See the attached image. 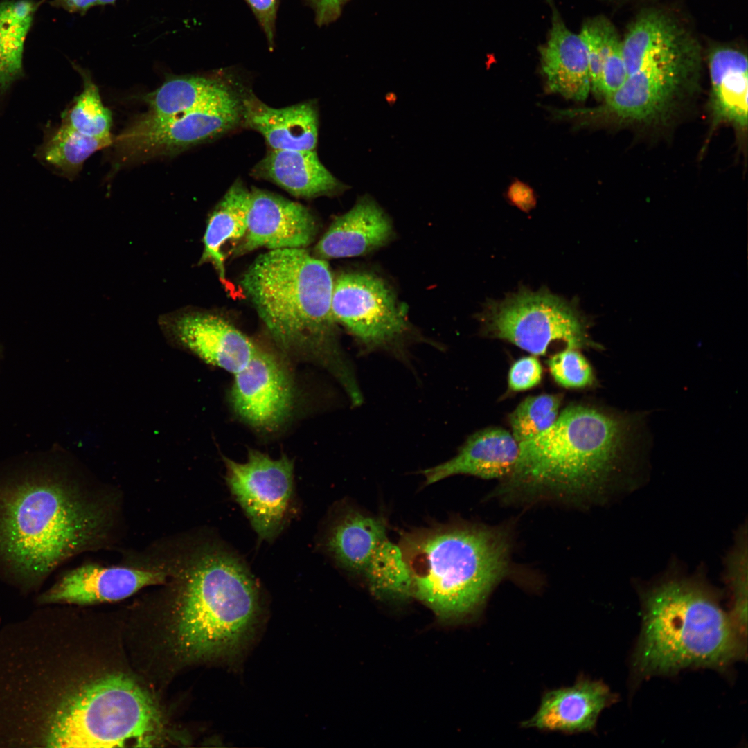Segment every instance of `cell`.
Segmentation results:
<instances>
[{
    "instance_id": "1f68e13d",
    "label": "cell",
    "mask_w": 748,
    "mask_h": 748,
    "mask_svg": "<svg viewBox=\"0 0 748 748\" xmlns=\"http://www.w3.org/2000/svg\"><path fill=\"white\" fill-rule=\"evenodd\" d=\"M579 35L587 50L591 89L595 95L598 96L604 62L614 44L621 37L611 21L603 16L585 20Z\"/></svg>"
},
{
    "instance_id": "e575fe53",
    "label": "cell",
    "mask_w": 748,
    "mask_h": 748,
    "mask_svg": "<svg viewBox=\"0 0 748 748\" xmlns=\"http://www.w3.org/2000/svg\"><path fill=\"white\" fill-rule=\"evenodd\" d=\"M542 373V366L535 357H522L515 361L509 370L508 389L513 392L531 389L541 382Z\"/></svg>"
},
{
    "instance_id": "ffe728a7",
    "label": "cell",
    "mask_w": 748,
    "mask_h": 748,
    "mask_svg": "<svg viewBox=\"0 0 748 748\" xmlns=\"http://www.w3.org/2000/svg\"><path fill=\"white\" fill-rule=\"evenodd\" d=\"M392 235L391 221L368 195L337 217L314 247V256L332 258L365 255L386 244Z\"/></svg>"
},
{
    "instance_id": "ba28073f",
    "label": "cell",
    "mask_w": 748,
    "mask_h": 748,
    "mask_svg": "<svg viewBox=\"0 0 748 748\" xmlns=\"http://www.w3.org/2000/svg\"><path fill=\"white\" fill-rule=\"evenodd\" d=\"M46 720L39 741L53 747H151L161 726L150 696L122 674L70 694Z\"/></svg>"
},
{
    "instance_id": "2e32d148",
    "label": "cell",
    "mask_w": 748,
    "mask_h": 748,
    "mask_svg": "<svg viewBox=\"0 0 748 748\" xmlns=\"http://www.w3.org/2000/svg\"><path fill=\"white\" fill-rule=\"evenodd\" d=\"M166 570L87 564L66 573L41 596V603L91 604L127 598L143 587L164 582Z\"/></svg>"
},
{
    "instance_id": "7402d4cb",
    "label": "cell",
    "mask_w": 748,
    "mask_h": 748,
    "mask_svg": "<svg viewBox=\"0 0 748 748\" xmlns=\"http://www.w3.org/2000/svg\"><path fill=\"white\" fill-rule=\"evenodd\" d=\"M252 172L297 197L333 196L349 188L322 164L315 150H271Z\"/></svg>"
},
{
    "instance_id": "4dcf8cb0",
    "label": "cell",
    "mask_w": 748,
    "mask_h": 748,
    "mask_svg": "<svg viewBox=\"0 0 748 748\" xmlns=\"http://www.w3.org/2000/svg\"><path fill=\"white\" fill-rule=\"evenodd\" d=\"M558 395L541 394L525 398L509 416L511 433L519 443L528 440L549 428L559 415Z\"/></svg>"
},
{
    "instance_id": "8fae6325",
    "label": "cell",
    "mask_w": 748,
    "mask_h": 748,
    "mask_svg": "<svg viewBox=\"0 0 748 748\" xmlns=\"http://www.w3.org/2000/svg\"><path fill=\"white\" fill-rule=\"evenodd\" d=\"M242 119V102L228 87L192 111L159 117L145 114L116 140L126 158L170 155L213 139Z\"/></svg>"
},
{
    "instance_id": "d6a6232c",
    "label": "cell",
    "mask_w": 748,
    "mask_h": 748,
    "mask_svg": "<svg viewBox=\"0 0 748 748\" xmlns=\"http://www.w3.org/2000/svg\"><path fill=\"white\" fill-rule=\"evenodd\" d=\"M554 381L566 389H584L595 382L592 368L577 349L567 348L555 353L547 362Z\"/></svg>"
},
{
    "instance_id": "603a6c76",
    "label": "cell",
    "mask_w": 748,
    "mask_h": 748,
    "mask_svg": "<svg viewBox=\"0 0 748 748\" xmlns=\"http://www.w3.org/2000/svg\"><path fill=\"white\" fill-rule=\"evenodd\" d=\"M710 106L714 121L745 129L748 121V62L745 53L731 46L709 54Z\"/></svg>"
},
{
    "instance_id": "d6986e66",
    "label": "cell",
    "mask_w": 748,
    "mask_h": 748,
    "mask_svg": "<svg viewBox=\"0 0 748 748\" xmlns=\"http://www.w3.org/2000/svg\"><path fill=\"white\" fill-rule=\"evenodd\" d=\"M551 27L539 48L541 67L549 89L566 98L585 100L591 90L587 50L580 35L564 24L552 0Z\"/></svg>"
},
{
    "instance_id": "30bf717a",
    "label": "cell",
    "mask_w": 748,
    "mask_h": 748,
    "mask_svg": "<svg viewBox=\"0 0 748 748\" xmlns=\"http://www.w3.org/2000/svg\"><path fill=\"white\" fill-rule=\"evenodd\" d=\"M332 312L365 351L400 352L410 330L406 310L386 283L363 271L345 272L334 280Z\"/></svg>"
},
{
    "instance_id": "5bb4252c",
    "label": "cell",
    "mask_w": 748,
    "mask_h": 748,
    "mask_svg": "<svg viewBox=\"0 0 748 748\" xmlns=\"http://www.w3.org/2000/svg\"><path fill=\"white\" fill-rule=\"evenodd\" d=\"M230 399L234 411L258 429L271 431L290 416L294 402L290 376L269 351L258 348L246 366L234 374Z\"/></svg>"
},
{
    "instance_id": "e0dca14e",
    "label": "cell",
    "mask_w": 748,
    "mask_h": 748,
    "mask_svg": "<svg viewBox=\"0 0 748 748\" xmlns=\"http://www.w3.org/2000/svg\"><path fill=\"white\" fill-rule=\"evenodd\" d=\"M614 700L604 683L580 677L573 686L544 693L537 712L522 727L570 734L590 731Z\"/></svg>"
},
{
    "instance_id": "52a82bcc",
    "label": "cell",
    "mask_w": 748,
    "mask_h": 748,
    "mask_svg": "<svg viewBox=\"0 0 748 748\" xmlns=\"http://www.w3.org/2000/svg\"><path fill=\"white\" fill-rule=\"evenodd\" d=\"M621 42L623 84L603 106L576 109V114L646 123L665 118L696 83L698 43L676 19L655 9L641 12Z\"/></svg>"
},
{
    "instance_id": "f35d334b",
    "label": "cell",
    "mask_w": 748,
    "mask_h": 748,
    "mask_svg": "<svg viewBox=\"0 0 748 748\" xmlns=\"http://www.w3.org/2000/svg\"><path fill=\"white\" fill-rule=\"evenodd\" d=\"M54 3L71 12L84 14L96 6L114 4L116 0H53Z\"/></svg>"
},
{
    "instance_id": "74e56055",
    "label": "cell",
    "mask_w": 748,
    "mask_h": 748,
    "mask_svg": "<svg viewBox=\"0 0 748 748\" xmlns=\"http://www.w3.org/2000/svg\"><path fill=\"white\" fill-rule=\"evenodd\" d=\"M510 202L519 209L529 212L536 204V198L533 190L525 184L514 182L508 190Z\"/></svg>"
},
{
    "instance_id": "d590c367",
    "label": "cell",
    "mask_w": 748,
    "mask_h": 748,
    "mask_svg": "<svg viewBox=\"0 0 748 748\" xmlns=\"http://www.w3.org/2000/svg\"><path fill=\"white\" fill-rule=\"evenodd\" d=\"M278 0H245L257 19L267 39V44L274 45L276 19Z\"/></svg>"
},
{
    "instance_id": "7a4b0ae2",
    "label": "cell",
    "mask_w": 748,
    "mask_h": 748,
    "mask_svg": "<svg viewBox=\"0 0 748 748\" xmlns=\"http://www.w3.org/2000/svg\"><path fill=\"white\" fill-rule=\"evenodd\" d=\"M240 284L280 346L310 345L341 384L355 380L337 343L332 312L334 280L325 260L305 248L269 250L254 260Z\"/></svg>"
},
{
    "instance_id": "9a60e30c",
    "label": "cell",
    "mask_w": 748,
    "mask_h": 748,
    "mask_svg": "<svg viewBox=\"0 0 748 748\" xmlns=\"http://www.w3.org/2000/svg\"><path fill=\"white\" fill-rule=\"evenodd\" d=\"M318 232L311 211L300 203L258 188L250 190L246 233L232 253L239 256L260 247L305 248Z\"/></svg>"
},
{
    "instance_id": "4fadbf2b",
    "label": "cell",
    "mask_w": 748,
    "mask_h": 748,
    "mask_svg": "<svg viewBox=\"0 0 748 748\" xmlns=\"http://www.w3.org/2000/svg\"><path fill=\"white\" fill-rule=\"evenodd\" d=\"M158 323L171 346L233 374L244 368L258 349L231 322L211 312L176 310L160 316Z\"/></svg>"
},
{
    "instance_id": "5b68a950",
    "label": "cell",
    "mask_w": 748,
    "mask_h": 748,
    "mask_svg": "<svg viewBox=\"0 0 748 748\" xmlns=\"http://www.w3.org/2000/svg\"><path fill=\"white\" fill-rule=\"evenodd\" d=\"M744 638L708 589L691 581L670 580L643 598L633 666L640 676L694 666L720 668L745 654Z\"/></svg>"
},
{
    "instance_id": "f546056e",
    "label": "cell",
    "mask_w": 748,
    "mask_h": 748,
    "mask_svg": "<svg viewBox=\"0 0 748 748\" xmlns=\"http://www.w3.org/2000/svg\"><path fill=\"white\" fill-rule=\"evenodd\" d=\"M83 81V89L62 115V123L80 133L94 137H110L112 114L102 103L98 88L90 73L75 65Z\"/></svg>"
},
{
    "instance_id": "8d00e7d4",
    "label": "cell",
    "mask_w": 748,
    "mask_h": 748,
    "mask_svg": "<svg viewBox=\"0 0 748 748\" xmlns=\"http://www.w3.org/2000/svg\"><path fill=\"white\" fill-rule=\"evenodd\" d=\"M347 0H306L315 12L316 22L319 26L328 24L339 15Z\"/></svg>"
},
{
    "instance_id": "484cf974",
    "label": "cell",
    "mask_w": 748,
    "mask_h": 748,
    "mask_svg": "<svg viewBox=\"0 0 748 748\" xmlns=\"http://www.w3.org/2000/svg\"><path fill=\"white\" fill-rule=\"evenodd\" d=\"M35 10L30 0L0 3V94L22 75L24 42Z\"/></svg>"
},
{
    "instance_id": "f1b7e54d",
    "label": "cell",
    "mask_w": 748,
    "mask_h": 748,
    "mask_svg": "<svg viewBox=\"0 0 748 748\" xmlns=\"http://www.w3.org/2000/svg\"><path fill=\"white\" fill-rule=\"evenodd\" d=\"M376 596L395 600L413 596V578L400 544L386 538L377 548L364 573Z\"/></svg>"
},
{
    "instance_id": "44dd1931",
    "label": "cell",
    "mask_w": 748,
    "mask_h": 748,
    "mask_svg": "<svg viewBox=\"0 0 748 748\" xmlns=\"http://www.w3.org/2000/svg\"><path fill=\"white\" fill-rule=\"evenodd\" d=\"M242 119L260 133L272 150H312L317 147L318 112L310 103L276 109L251 95L242 102Z\"/></svg>"
},
{
    "instance_id": "ac0fdd59",
    "label": "cell",
    "mask_w": 748,
    "mask_h": 748,
    "mask_svg": "<svg viewBox=\"0 0 748 748\" xmlns=\"http://www.w3.org/2000/svg\"><path fill=\"white\" fill-rule=\"evenodd\" d=\"M519 454V443L501 427H488L472 434L449 460L422 472L427 485L458 474L485 479H506Z\"/></svg>"
},
{
    "instance_id": "836d02e7",
    "label": "cell",
    "mask_w": 748,
    "mask_h": 748,
    "mask_svg": "<svg viewBox=\"0 0 748 748\" xmlns=\"http://www.w3.org/2000/svg\"><path fill=\"white\" fill-rule=\"evenodd\" d=\"M621 44V38L612 48L602 68L598 96L605 100L616 92L625 79L626 71Z\"/></svg>"
},
{
    "instance_id": "4316f807",
    "label": "cell",
    "mask_w": 748,
    "mask_h": 748,
    "mask_svg": "<svg viewBox=\"0 0 748 748\" xmlns=\"http://www.w3.org/2000/svg\"><path fill=\"white\" fill-rule=\"evenodd\" d=\"M227 87L217 78L205 76H173L157 89L143 96L148 114L159 117L181 114L199 107Z\"/></svg>"
},
{
    "instance_id": "8992f818",
    "label": "cell",
    "mask_w": 748,
    "mask_h": 748,
    "mask_svg": "<svg viewBox=\"0 0 748 748\" xmlns=\"http://www.w3.org/2000/svg\"><path fill=\"white\" fill-rule=\"evenodd\" d=\"M510 542L499 528L454 524L405 533L401 546L413 596L443 618L478 609L508 570Z\"/></svg>"
},
{
    "instance_id": "83f0119b",
    "label": "cell",
    "mask_w": 748,
    "mask_h": 748,
    "mask_svg": "<svg viewBox=\"0 0 748 748\" xmlns=\"http://www.w3.org/2000/svg\"><path fill=\"white\" fill-rule=\"evenodd\" d=\"M112 143V136H91L61 124L45 132L43 143L37 149L35 156L66 177H72L80 170L91 154Z\"/></svg>"
},
{
    "instance_id": "3957f363",
    "label": "cell",
    "mask_w": 748,
    "mask_h": 748,
    "mask_svg": "<svg viewBox=\"0 0 748 748\" xmlns=\"http://www.w3.org/2000/svg\"><path fill=\"white\" fill-rule=\"evenodd\" d=\"M177 637L193 659L227 658L248 639L260 608L257 583L244 562L220 543L199 542L177 560Z\"/></svg>"
},
{
    "instance_id": "cb8c5ba5",
    "label": "cell",
    "mask_w": 748,
    "mask_h": 748,
    "mask_svg": "<svg viewBox=\"0 0 748 748\" xmlns=\"http://www.w3.org/2000/svg\"><path fill=\"white\" fill-rule=\"evenodd\" d=\"M250 190L237 179L213 210L203 238L199 265L211 263L221 281L226 282L225 249L229 255L243 239L247 229Z\"/></svg>"
},
{
    "instance_id": "277c9868",
    "label": "cell",
    "mask_w": 748,
    "mask_h": 748,
    "mask_svg": "<svg viewBox=\"0 0 748 748\" xmlns=\"http://www.w3.org/2000/svg\"><path fill=\"white\" fill-rule=\"evenodd\" d=\"M634 427L631 418L589 404H570L549 428L519 443L516 463L504 488L531 495H587L625 456Z\"/></svg>"
},
{
    "instance_id": "6da1fadb",
    "label": "cell",
    "mask_w": 748,
    "mask_h": 748,
    "mask_svg": "<svg viewBox=\"0 0 748 748\" xmlns=\"http://www.w3.org/2000/svg\"><path fill=\"white\" fill-rule=\"evenodd\" d=\"M107 515L78 486L36 472L0 485V560L17 577L39 580L106 532Z\"/></svg>"
},
{
    "instance_id": "d4e9b609",
    "label": "cell",
    "mask_w": 748,
    "mask_h": 748,
    "mask_svg": "<svg viewBox=\"0 0 748 748\" xmlns=\"http://www.w3.org/2000/svg\"><path fill=\"white\" fill-rule=\"evenodd\" d=\"M386 537L384 522L355 510L341 513L330 524L324 545L344 569L364 573L372 555Z\"/></svg>"
},
{
    "instance_id": "7c38bea8",
    "label": "cell",
    "mask_w": 748,
    "mask_h": 748,
    "mask_svg": "<svg viewBox=\"0 0 748 748\" xmlns=\"http://www.w3.org/2000/svg\"><path fill=\"white\" fill-rule=\"evenodd\" d=\"M226 483L259 537L268 541L282 531L292 501L294 464L285 455L273 459L250 449L247 460L225 458Z\"/></svg>"
},
{
    "instance_id": "9c48e42d",
    "label": "cell",
    "mask_w": 748,
    "mask_h": 748,
    "mask_svg": "<svg viewBox=\"0 0 748 748\" xmlns=\"http://www.w3.org/2000/svg\"><path fill=\"white\" fill-rule=\"evenodd\" d=\"M479 318L484 335L507 341L536 356L544 355L557 342L565 348H600L590 338L588 321L576 301L546 288L522 287L503 299L488 301Z\"/></svg>"
}]
</instances>
